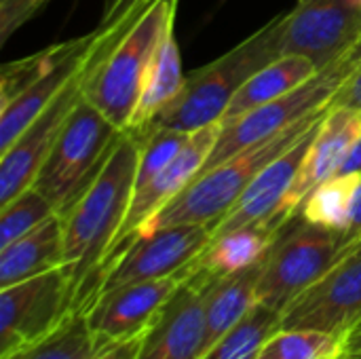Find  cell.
<instances>
[{"instance_id":"obj_35","label":"cell","mask_w":361,"mask_h":359,"mask_svg":"<svg viewBox=\"0 0 361 359\" xmlns=\"http://www.w3.org/2000/svg\"><path fill=\"white\" fill-rule=\"evenodd\" d=\"M361 171V133L360 138L355 140V144H353V148H351V152H349V157H347V161H345V165H343V169H341V174H360Z\"/></svg>"},{"instance_id":"obj_33","label":"cell","mask_w":361,"mask_h":359,"mask_svg":"<svg viewBox=\"0 0 361 359\" xmlns=\"http://www.w3.org/2000/svg\"><path fill=\"white\" fill-rule=\"evenodd\" d=\"M343 239H345L347 245H353V243L361 241V171L357 186H355V193H353V201H351L349 224H347V231H345Z\"/></svg>"},{"instance_id":"obj_3","label":"cell","mask_w":361,"mask_h":359,"mask_svg":"<svg viewBox=\"0 0 361 359\" xmlns=\"http://www.w3.org/2000/svg\"><path fill=\"white\" fill-rule=\"evenodd\" d=\"M283 15H277L228 53L190 72L180 95L152 121L150 127L192 133L222 121L235 93L273 59L281 57Z\"/></svg>"},{"instance_id":"obj_4","label":"cell","mask_w":361,"mask_h":359,"mask_svg":"<svg viewBox=\"0 0 361 359\" xmlns=\"http://www.w3.org/2000/svg\"><path fill=\"white\" fill-rule=\"evenodd\" d=\"M328 110V108H326ZM307 116L286 131L267 138L233 157L222 161L220 165L201 171L163 212H159L142 231V235H150L154 231L180 224H209L216 226L239 201V197L250 188L254 178L279 154H283L292 144H296L322 116L324 112ZM135 237V239H137Z\"/></svg>"},{"instance_id":"obj_9","label":"cell","mask_w":361,"mask_h":359,"mask_svg":"<svg viewBox=\"0 0 361 359\" xmlns=\"http://www.w3.org/2000/svg\"><path fill=\"white\" fill-rule=\"evenodd\" d=\"M361 326V241L281 311V328L317 330L347 339Z\"/></svg>"},{"instance_id":"obj_2","label":"cell","mask_w":361,"mask_h":359,"mask_svg":"<svg viewBox=\"0 0 361 359\" xmlns=\"http://www.w3.org/2000/svg\"><path fill=\"white\" fill-rule=\"evenodd\" d=\"M180 0H150L125 30H112L104 53L89 70L85 99L121 131L131 123L142 83L163 34L176 23Z\"/></svg>"},{"instance_id":"obj_28","label":"cell","mask_w":361,"mask_h":359,"mask_svg":"<svg viewBox=\"0 0 361 359\" xmlns=\"http://www.w3.org/2000/svg\"><path fill=\"white\" fill-rule=\"evenodd\" d=\"M85 36L57 42L53 47H47V49L30 55V57H23V59H17V61L6 63L2 68V78H0V106L8 104L15 95H19L32 83H36L38 78H42L66 55H70L74 49H78L82 44Z\"/></svg>"},{"instance_id":"obj_7","label":"cell","mask_w":361,"mask_h":359,"mask_svg":"<svg viewBox=\"0 0 361 359\" xmlns=\"http://www.w3.org/2000/svg\"><path fill=\"white\" fill-rule=\"evenodd\" d=\"M351 248L341 233L315 226L294 216L264 258L256 288V303L283 311L296 296L313 286Z\"/></svg>"},{"instance_id":"obj_16","label":"cell","mask_w":361,"mask_h":359,"mask_svg":"<svg viewBox=\"0 0 361 359\" xmlns=\"http://www.w3.org/2000/svg\"><path fill=\"white\" fill-rule=\"evenodd\" d=\"M360 133L361 110L341 104H332L326 110V116L309 146L300 174L286 199V212L292 218L300 214L302 203L317 186L341 174Z\"/></svg>"},{"instance_id":"obj_20","label":"cell","mask_w":361,"mask_h":359,"mask_svg":"<svg viewBox=\"0 0 361 359\" xmlns=\"http://www.w3.org/2000/svg\"><path fill=\"white\" fill-rule=\"evenodd\" d=\"M262 267H264V260L239 273L218 277L203 286H197L201 290L203 311H205L203 353L216 341H220L233 326H237L256 305V288H258Z\"/></svg>"},{"instance_id":"obj_13","label":"cell","mask_w":361,"mask_h":359,"mask_svg":"<svg viewBox=\"0 0 361 359\" xmlns=\"http://www.w3.org/2000/svg\"><path fill=\"white\" fill-rule=\"evenodd\" d=\"M220 131H222V121L192 131L184 148L178 152V157L167 167H163L146 186L133 193L125 220L114 239V245L106 258L104 273L114 262V258L140 235V231L201 174L220 138Z\"/></svg>"},{"instance_id":"obj_1","label":"cell","mask_w":361,"mask_h":359,"mask_svg":"<svg viewBox=\"0 0 361 359\" xmlns=\"http://www.w3.org/2000/svg\"><path fill=\"white\" fill-rule=\"evenodd\" d=\"M142 140L121 131L102 169L80 197L63 212V271L72 288V311L95 303L106 258L129 209Z\"/></svg>"},{"instance_id":"obj_14","label":"cell","mask_w":361,"mask_h":359,"mask_svg":"<svg viewBox=\"0 0 361 359\" xmlns=\"http://www.w3.org/2000/svg\"><path fill=\"white\" fill-rule=\"evenodd\" d=\"M326 116V112H324ZM324 116L296 142L292 144L283 154H279L275 161H271L250 184V188L239 197L235 207L218 220L214 226V235H222L241 226L260 224V222H283L288 224L292 216L286 212V199L292 190L300 167L305 163V157L309 152V146L324 121Z\"/></svg>"},{"instance_id":"obj_22","label":"cell","mask_w":361,"mask_h":359,"mask_svg":"<svg viewBox=\"0 0 361 359\" xmlns=\"http://www.w3.org/2000/svg\"><path fill=\"white\" fill-rule=\"evenodd\" d=\"M184 72H182V57L180 47L173 34V25L163 34L152 61L146 70L142 83V95L137 108L131 116V123L125 131L133 135H142L150 129L152 121L180 95L184 87Z\"/></svg>"},{"instance_id":"obj_19","label":"cell","mask_w":361,"mask_h":359,"mask_svg":"<svg viewBox=\"0 0 361 359\" xmlns=\"http://www.w3.org/2000/svg\"><path fill=\"white\" fill-rule=\"evenodd\" d=\"M97 40V30L85 36L82 44L53 66L42 78L32 83L25 91L15 95L8 104L0 106V152H4L61 93L72 76L85 66Z\"/></svg>"},{"instance_id":"obj_5","label":"cell","mask_w":361,"mask_h":359,"mask_svg":"<svg viewBox=\"0 0 361 359\" xmlns=\"http://www.w3.org/2000/svg\"><path fill=\"white\" fill-rule=\"evenodd\" d=\"M361 68V42H357L351 51H347L343 57L332 61L330 66L317 70L313 78L302 83L300 87L292 89L290 93L254 108L252 112L231 121L222 123L220 138L201 171H207L228 157L267 140L273 138L288 127L296 125L298 121L313 116L326 108H330L338 95V91L349 83V78Z\"/></svg>"},{"instance_id":"obj_31","label":"cell","mask_w":361,"mask_h":359,"mask_svg":"<svg viewBox=\"0 0 361 359\" xmlns=\"http://www.w3.org/2000/svg\"><path fill=\"white\" fill-rule=\"evenodd\" d=\"M150 0H108L104 11H102L97 28H102V30H125L137 19V15L142 13V8Z\"/></svg>"},{"instance_id":"obj_12","label":"cell","mask_w":361,"mask_h":359,"mask_svg":"<svg viewBox=\"0 0 361 359\" xmlns=\"http://www.w3.org/2000/svg\"><path fill=\"white\" fill-rule=\"evenodd\" d=\"M361 42L357 0H298L286 13L281 55L309 57L317 70L330 66Z\"/></svg>"},{"instance_id":"obj_24","label":"cell","mask_w":361,"mask_h":359,"mask_svg":"<svg viewBox=\"0 0 361 359\" xmlns=\"http://www.w3.org/2000/svg\"><path fill=\"white\" fill-rule=\"evenodd\" d=\"M281 328V313L254 305L250 313L233 326L220 341H216L201 359H256L264 343Z\"/></svg>"},{"instance_id":"obj_26","label":"cell","mask_w":361,"mask_h":359,"mask_svg":"<svg viewBox=\"0 0 361 359\" xmlns=\"http://www.w3.org/2000/svg\"><path fill=\"white\" fill-rule=\"evenodd\" d=\"M357 180L360 174H338L330 178L307 197L300 216L315 226L345 235Z\"/></svg>"},{"instance_id":"obj_30","label":"cell","mask_w":361,"mask_h":359,"mask_svg":"<svg viewBox=\"0 0 361 359\" xmlns=\"http://www.w3.org/2000/svg\"><path fill=\"white\" fill-rule=\"evenodd\" d=\"M51 0H0V44L8 40V36L38 15Z\"/></svg>"},{"instance_id":"obj_6","label":"cell","mask_w":361,"mask_h":359,"mask_svg":"<svg viewBox=\"0 0 361 359\" xmlns=\"http://www.w3.org/2000/svg\"><path fill=\"white\" fill-rule=\"evenodd\" d=\"M121 129L80 97L47 154L34 188L63 214L102 169Z\"/></svg>"},{"instance_id":"obj_34","label":"cell","mask_w":361,"mask_h":359,"mask_svg":"<svg viewBox=\"0 0 361 359\" xmlns=\"http://www.w3.org/2000/svg\"><path fill=\"white\" fill-rule=\"evenodd\" d=\"M334 104H341V106H349V108L361 110V68L349 78V83L338 91Z\"/></svg>"},{"instance_id":"obj_18","label":"cell","mask_w":361,"mask_h":359,"mask_svg":"<svg viewBox=\"0 0 361 359\" xmlns=\"http://www.w3.org/2000/svg\"><path fill=\"white\" fill-rule=\"evenodd\" d=\"M283 226V222H260L214 235L205 250L184 269L186 281L192 286H203L212 279L258 264L267 258Z\"/></svg>"},{"instance_id":"obj_23","label":"cell","mask_w":361,"mask_h":359,"mask_svg":"<svg viewBox=\"0 0 361 359\" xmlns=\"http://www.w3.org/2000/svg\"><path fill=\"white\" fill-rule=\"evenodd\" d=\"M315 74H317V66L309 57L281 55V57L273 59L262 70H258L252 78H247L245 85L235 93V97L231 99V104L222 116V123H231V121L252 112L254 108H260V106L290 93L292 89L300 87Z\"/></svg>"},{"instance_id":"obj_29","label":"cell","mask_w":361,"mask_h":359,"mask_svg":"<svg viewBox=\"0 0 361 359\" xmlns=\"http://www.w3.org/2000/svg\"><path fill=\"white\" fill-rule=\"evenodd\" d=\"M55 214V207L44 195H40L34 186L25 188L15 199L0 205V248H6L27 235Z\"/></svg>"},{"instance_id":"obj_17","label":"cell","mask_w":361,"mask_h":359,"mask_svg":"<svg viewBox=\"0 0 361 359\" xmlns=\"http://www.w3.org/2000/svg\"><path fill=\"white\" fill-rule=\"evenodd\" d=\"M203 349V296L197 286L184 279L144 332L135 359H201Z\"/></svg>"},{"instance_id":"obj_8","label":"cell","mask_w":361,"mask_h":359,"mask_svg":"<svg viewBox=\"0 0 361 359\" xmlns=\"http://www.w3.org/2000/svg\"><path fill=\"white\" fill-rule=\"evenodd\" d=\"M97 30L95 47L85 61V66L72 76V80L61 89V93L42 110V114L4 150L0 152V205L15 199L19 193L30 188L53 148L61 127L66 125L68 116L72 114L74 106L80 102L89 70L104 53L106 42L110 40V30Z\"/></svg>"},{"instance_id":"obj_15","label":"cell","mask_w":361,"mask_h":359,"mask_svg":"<svg viewBox=\"0 0 361 359\" xmlns=\"http://www.w3.org/2000/svg\"><path fill=\"white\" fill-rule=\"evenodd\" d=\"M184 279L186 273H178L102 294L85 313L97 343L104 345L144 336Z\"/></svg>"},{"instance_id":"obj_32","label":"cell","mask_w":361,"mask_h":359,"mask_svg":"<svg viewBox=\"0 0 361 359\" xmlns=\"http://www.w3.org/2000/svg\"><path fill=\"white\" fill-rule=\"evenodd\" d=\"M140 343H142V336L129 339V341L104 343V345H97L89 355H85L82 359H135Z\"/></svg>"},{"instance_id":"obj_21","label":"cell","mask_w":361,"mask_h":359,"mask_svg":"<svg viewBox=\"0 0 361 359\" xmlns=\"http://www.w3.org/2000/svg\"><path fill=\"white\" fill-rule=\"evenodd\" d=\"M63 267V224L55 214L40 226L0 248V288Z\"/></svg>"},{"instance_id":"obj_25","label":"cell","mask_w":361,"mask_h":359,"mask_svg":"<svg viewBox=\"0 0 361 359\" xmlns=\"http://www.w3.org/2000/svg\"><path fill=\"white\" fill-rule=\"evenodd\" d=\"M97 345L99 343L89 328L87 315L82 311H72L47 336L0 359H82Z\"/></svg>"},{"instance_id":"obj_37","label":"cell","mask_w":361,"mask_h":359,"mask_svg":"<svg viewBox=\"0 0 361 359\" xmlns=\"http://www.w3.org/2000/svg\"><path fill=\"white\" fill-rule=\"evenodd\" d=\"M357 6H360V13H361V0H357Z\"/></svg>"},{"instance_id":"obj_10","label":"cell","mask_w":361,"mask_h":359,"mask_svg":"<svg viewBox=\"0 0 361 359\" xmlns=\"http://www.w3.org/2000/svg\"><path fill=\"white\" fill-rule=\"evenodd\" d=\"M72 313V288L63 267L0 288V358L53 332Z\"/></svg>"},{"instance_id":"obj_11","label":"cell","mask_w":361,"mask_h":359,"mask_svg":"<svg viewBox=\"0 0 361 359\" xmlns=\"http://www.w3.org/2000/svg\"><path fill=\"white\" fill-rule=\"evenodd\" d=\"M212 237L214 226L209 224H180L133 239L106 269L97 298L131 284L184 273V269L205 250Z\"/></svg>"},{"instance_id":"obj_36","label":"cell","mask_w":361,"mask_h":359,"mask_svg":"<svg viewBox=\"0 0 361 359\" xmlns=\"http://www.w3.org/2000/svg\"><path fill=\"white\" fill-rule=\"evenodd\" d=\"M343 359H361V326H357L345 339V355Z\"/></svg>"},{"instance_id":"obj_27","label":"cell","mask_w":361,"mask_h":359,"mask_svg":"<svg viewBox=\"0 0 361 359\" xmlns=\"http://www.w3.org/2000/svg\"><path fill=\"white\" fill-rule=\"evenodd\" d=\"M345 339L300 328H279L256 359H343Z\"/></svg>"}]
</instances>
